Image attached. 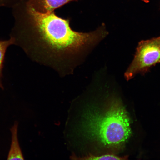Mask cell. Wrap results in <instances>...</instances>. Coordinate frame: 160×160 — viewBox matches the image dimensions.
Returning <instances> with one entry per match:
<instances>
[{"label": "cell", "mask_w": 160, "mask_h": 160, "mask_svg": "<svg viewBox=\"0 0 160 160\" xmlns=\"http://www.w3.org/2000/svg\"><path fill=\"white\" fill-rule=\"evenodd\" d=\"M13 8L15 22L10 35L14 45L32 61L62 77L73 74L109 34L104 24L88 32L74 31L70 19L59 17L54 11L39 12L26 0Z\"/></svg>", "instance_id": "cell-1"}, {"label": "cell", "mask_w": 160, "mask_h": 160, "mask_svg": "<svg viewBox=\"0 0 160 160\" xmlns=\"http://www.w3.org/2000/svg\"><path fill=\"white\" fill-rule=\"evenodd\" d=\"M103 107L91 105L85 108L80 133L103 147L119 148L131 135L128 114L118 99L112 100Z\"/></svg>", "instance_id": "cell-2"}, {"label": "cell", "mask_w": 160, "mask_h": 160, "mask_svg": "<svg viewBox=\"0 0 160 160\" xmlns=\"http://www.w3.org/2000/svg\"><path fill=\"white\" fill-rule=\"evenodd\" d=\"M160 63V35L140 42L133 61L125 73L127 81L138 74H144Z\"/></svg>", "instance_id": "cell-3"}, {"label": "cell", "mask_w": 160, "mask_h": 160, "mask_svg": "<svg viewBox=\"0 0 160 160\" xmlns=\"http://www.w3.org/2000/svg\"><path fill=\"white\" fill-rule=\"evenodd\" d=\"M78 0H26V2L35 11L42 13L54 11L70 2Z\"/></svg>", "instance_id": "cell-4"}, {"label": "cell", "mask_w": 160, "mask_h": 160, "mask_svg": "<svg viewBox=\"0 0 160 160\" xmlns=\"http://www.w3.org/2000/svg\"><path fill=\"white\" fill-rule=\"evenodd\" d=\"M18 123L15 122L12 128V142L8 160H23L24 159L20 147L18 137Z\"/></svg>", "instance_id": "cell-5"}, {"label": "cell", "mask_w": 160, "mask_h": 160, "mask_svg": "<svg viewBox=\"0 0 160 160\" xmlns=\"http://www.w3.org/2000/svg\"><path fill=\"white\" fill-rule=\"evenodd\" d=\"M14 44V41L11 38H10L9 39L5 41L0 40V88L2 89H3V87L2 80L3 77V71L6 53L9 46Z\"/></svg>", "instance_id": "cell-6"}, {"label": "cell", "mask_w": 160, "mask_h": 160, "mask_svg": "<svg viewBox=\"0 0 160 160\" xmlns=\"http://www.w3.org/2000/svg\"><path fill=\"white\" fill-rule=\"evenodd\" d=\"M74 159L78 160H126L128 157H120L111 154H106L101 156H95L90 155L82 158H77Z\"/></svg>", "instance_id": "cell-7"}, {"label": "cell", "mask_w": 160, "mask_h": 160, "mask_svg": "<svg viewBox=\"0 0 160 160\" xmlns=\"http://www.w3.org/2000/svg\"><path fill=\"white\" fill-rule=\"evenodd\" d=\"M24 0H0V7H14L15 6Z\"/></svg>", "instance_id": "cell-8"}, {"label": "cell", "mask_w": 160, "mask_h": 160, "mask_svg": "<svg viewBox=\"0 0 160 160\" xmlns=\"http://www.w3.org/2000/svg\"></svg>", "instance_id": "cell-9"}]
</instances>
